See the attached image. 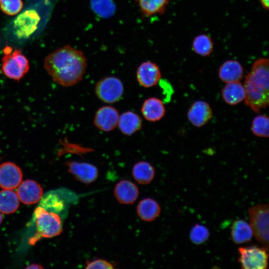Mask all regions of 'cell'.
I'll return each mask as SVG.
<instances>
[{
	"label": "cell",
	"mask_w": 269,
	"mask_h": 269,
	"mask_svg": "<svg viewBox=\"0 0 269 269\" xmlns=\"http://www.w3.org/2000/svg\"><path fill=\"white\" fill-rule=\"evenodd\" d=\"M44 67L54 82L70 87L82 80L87 69V59L81 51L66 45L47 55Z\"/></svg>",
	"instance_id": "obj_1"
},
{
	"label": "cell",
	"mask_w": 269,
	"mask_h": 269,
	"mask_svg": "<svg viewBox=\"0 0 269 269\" xmlns=\"http://www.w3.org/2000/svg\"><path fill=\"white\" fill-rule=\"evenodd\" d=\"M269 59L255 61L246 76L244 84L245 103L254 112L259 113L269 105Z\"/></svg>",
	"instance_id": "obj_2"
},
{
	"label": "cell",
	"mask_w": 269,
	"mask_h": 269,
	"mask_svg": "<svg viewBox=\"0 0 269 269\" xmlns=\"http://www.w3.org/2000/svg\"><path fill=\"white\" fill-rule=\"evenodd\" d=\"M63 207L62 201L54 194L47 195L41 200L34 212L36 232L29 241L30 245H35L42 238L54 237L62 233V220L58 212Z\"/></svg>",
	"instance_id": "obj_3"
},
{
	"label": "cell",
	"mask_w": 269,
	"mask_h": 269,
	"mask_svg": "<svg viewBox=\"0 0 269 269\" xmlns=\"http://www.w3.org/2000/svg\"><path fill=\"white\" fill-rule=\"evenodd\" d=\"M250 225L256 240L267 251L269 250V205L258 204L248 210Z\"/></svg>",
	"instance_id": "obj_4"
},
{
	"label": "cell",
	"mask_w": 269,
	"mask_h": 269,
	"mask_svg": "<svg viewBox=\"0 0 269 269\" xmlns=\"http://www.w3.org/2000/svg\"><path fill=\"white\" fill-rule=\"evenodd\" d=\"M12 48L5 46L3 49L1 69L4 75L10 79L19 81L29 69L27 58L18 49L12 51Z\"/></svg>",
	"instance_id": "obj_5"
},
{
	"label": "cell",
	"mask_w": 269,
	"mask_h": 269,
	"mask_svg": "<svg viewBox=\"0 0 269 269\" xmlns=\"http://www.w3.org/2000/svg\"><path fill=\"white\" fill-rule=\"evenodd\" d=\"M264 247L257 246L238 248V262L243 269H266L268 268V253Z\"/></svg>",
	"instance_id": "obj_6"
},
{
	"label": "cell",
	"mask_w": 269,
	"mask_h": 269,
	"mask_svg": "<svg viewBox=\"0 0 269 269\" xmlns=\"http://www.w3.org/2000/svg\"><path fill=\"white\" fill-rule=\"evenodd\" d=\"M124 91L122 81L114 76H108L97 82L95 92L98 99L107 104H113L119 101Z\"/></svg>",
	"instance_id": "obj_7"
},
{
	"label": "cell",
	"mask_w": 269,
	"mask_h": 269,
	"mask_svg": "<svg viewBox=\"0 0 269 269\" xmlns=\"http://www.w3.org/2000/svg\"><path fill=\"white\" fill-rule=\"evenodd\" d=\"M40 20L38 13L34 9L26 10L13 21L14 33L19 38H27L37 29Z\"/></svg>",
	"instance_id": "obj_8"
},
{
	"label": "cell",
	"mask_w": 269,
	"mask_h": 269,
	"mask_svg": "<svg viewBox=\"0 0 269 269\" xmlns=\"http://www.w3.org/2000/svg\"><path fill=\"white\" fill-rule=\"evenodd\" d=\"M120 114L117 109L111 106L99 108L94 118V124L99 130L109 132L118 126Z\"/></svg>",
	"instance_id": "obj_9"
},
{
	"label": "cell",
	"mask_w": 269,
	"mask_h": 269,
	"mask_svg": "<svg viewBox=\"0 0 269 269\" xmlns=\"http://www.w3.org/2000/svg\"><path fill=\"white\" fill-rule=\"evenodd\" d=\"M66 164L68 171L77 180L84 184H90L98 178V168L95 165L90 163L69 161Z\"/></svg>",
	"instance_id": "obj_10"
},
{
	"label": "cell",
	"mask_w": 269,
	"mask_h": 269,
	"mask_svg": "<svg viewBox=\"0 0 269 269\" xmlns=\"http://www.w3.org/2000/svg\"><path fill=\"white\" fill-rule=\"evenodd\" d=\"M136 78L138 83L144 88H150L156 85L161 78L158 66L151 61L142 62L137 68Z\"/></svg>",
	"instance_id": "obj_11"
},
{
	"label": "cell",
	"mask_w": 269,
	"mask_h": 269,
	"mask_svg": "<svg viewBox=\"0 0 269 269\" xmlns=\"http://www.w3.org/2000/svg\"><path fill=\"white\" fill-rule=\"evenodd\" d=\"M22 173L20 167L12 162L0 164V187L5 189L16 188L21 182Z\"/></svg>",
	"instance_id": "obj_12"
},
{
	"label": "cell",
	"mask_w": 269,
	"mask_h": 269,
	"mask_svg": "<svg viewBox=\"0 0 269 269\" xmlns=\"http://www.w3.org/2000/svg\"><path fill=\"white\" fill-rule=\"evenodd\" d=\"M187 116L189 121L193 126L200 128L211 119L213 112L208 103L198 100L192 104L188 111Z\"/></svg>",
	"instance_id": "obj_13"
},
{
	"label": "cell",
	"mask_w": 269,
	"mask_h": 269,
	"mask_svg": "<svg viewBox=\"0 0 269 269\" xmlns=\"http://www.w3.org/2000/svg\"><path fill=\"white\" fill-rule=\"evenodd\" d=\"M42 194L43 190L40 185L32 180H26L20 183L17 191L19 200L26 205L38 202Z\"/></svg>",
	"instance_id": "obj_14"
},
{
	"label": "cell",
	"mask_w": 269,
	"mask_h": 269,
	"mask_svg": "<svg viewBox=\"0 0 269 269\" xmlns=\"http://www.w3.org/2000/svg\"><path fill=\"white\" fill-rule=\"evenodd\" d=\"M114 194L119 202L123 204H132L137 199L139 190L135 183L129 180H122L115 187Z\"/></svg>",
	"instance_id": "obj_15"
},
{
	"label": "cell",
	"mask_w": 269,
	"mask_h": 269,
	"mask_svg": "<svg viewBox=\"0 0 269 269\" xmlns=\"http://www.w3.org/2000/svg\"><path fill=\"white\" fill-rule=\"evenodd\" d=\"M165 111L162 101L156 97L146 99L141 108V113L144 118L151 122L160 120L164 116Z\"/></svg>",
	"instance_id": "obj_16"
},
{
	"label": "cell",
	"mask_w": 269,
	"mask_h": 269,
	"mask_svg": "<svg viewBox=\"0 0 269 269\" xmlns=\"http://www.w3.org/2000/svg\"><path fill=\"white\" fill-rule=\"evenodd\" d=\"M142 126L141 117L134 112L128 111L120 115L117 127L124 135H133L139 131Z\"/></svg>",
	"instance_id": "obj_17"
},
{
	"label": "cell",
	"mask_w": 269,
	"mask_h": 269,
	"mask_svg": "<svg viewBox=\"0 0 269 269\" xmlns=\"http://www.w3.org/2000/svg\"><path fill=\"white\" fill-rule=\"evenodd\" d=\"M244 70L237 61L229 60L224 62L219 69L218 76L225 83L240 81L243 78Z\"/></svg>",
	"instance_id": "obj_18"
},
{
	"label": "cell",
	"mask_w": 269,
	"mask_h": 269,
	"mask_svg": "<svg viewBox=\"0 0 269 269\" xmlns=\"http://www.w3.org/2000/svg\"><path fill=\"white\" fill-rule=\"evenodd\" d=\"M221 94L224 101L231 106L239 104L245 98V89L240 81L226 83Z\"/></svg>",
	"instance_id": "obj_19"
},
{
	"label": "cell",
	"mask_w": 269,
	"mask_h": 269,
	"mask_svg": "<svg viewBox=\"0 0 269 269\" xmlns=\"http://www.w3.org/2000/svg\"><path fill=\"white\" fill-rule=\"evenodd\" d=\"M231 235L234 243L241 244L250 242L253 233L249 223L243 219H238L232 224Z\"/></svg>",
	"instance_id": "obj_20"
},
{
	"label": "cell",
	"mask_w": 269,
	"mask_h": 269,
	"mask_svg": "<svg viewBox=\"0 0 269 269\" xmlns=\"http://www.w3.org/2000/svg\"><path fill=\"white\" fill-rule=\"evenodd\" d=\"M161 208L154 199L147 198L140 201L136 207L138 217L145 222L154 220L159 215Z\"/></svg>",
	"instance_id": "obj_21"
},
{
	"label": "cell",
	"mask_w": 269,
	"mask_h": 269,
	"mask_svg": "<svg viewBox=\"0 0 269 269\" xmlns=\"http://www.w3.org/2000/svg\"><path fill=\"white\" fill-rule=\"evenodd\" d=\"M132 175L139 184L145 185L150 183L155 176V170L148 162L140 161L136 162L132 169Z\"/></svg>",
	"instance_id": "obj_22"
},
{
	"label": "cell",
	"mask_w": 269,
	"mask_h": 269,
	"mask_svg": "<svg viewBox=\"0 0 269 269\" xmlns=\"http://www.w3.org/2000/svg\"><path fill=\"white\" fill-rule=\"evenodd\" d=\"M169 1L170 0H137L140 11L144 16L163 13Z\"/></svg>",
	"instance_id": "obj_23"
},
{
	"label": "cell",
	"mask_w": 269,
	"mask_h": 269,
	"mask_svg": "<svg viewBox=\"0 0 269 269\" xmlns=\"http://www.w3.org/2000/svg\"><path fill=\"white\" fill-rule=\"evenodd\" d=\"M19 199L17 193L12 189L0 191V212L6 214L15 212L18 208Z\"/></svg>",
	"instance_id": "obj_24"
},
{
	"label": "cell",
	"mask_w": 269,
	"mask_h": 269,
	"mask_svg": "<svg viewBox=\"0 0 269 269\" xmlns=\"http://www.w3.org/2000/svg\"><path fill=\"white\" fill-rule=\"evenodd\" d=\"M192 46L196 53L202 56H207L212 53L213 43L209 36L200 34L194 38Z\"/></svg>",
	"instance_id": "obj_25"
},
{
	"label": "cell",
	"mask_w": 269,
	"mask_h": 269,
	"mask_svg": "<svg viewBox=\"0 0 269 269\" xmlns=\"http://www.w3.org/2000/svg\"><path fill=\"white\" fill-rule=\"evenodd\" d=\"M269 120L268 116L259 115L253 120L251 131L253 134L260 137H268L269 136Z\"/></svg>",
	"instance_id": "obj_26"
},
{
	"label": "cell",
	"mask_w": 269,
	"mask_h": 269,
	"mask_svg": "<svg viewBox=\"0 0 269 269\" xmlns=\"http://www.w3.org/2000/svg\"><path fill=\"white\" fill-rule=\"evenodd\" d=\"M209 236V231L206 226L197 224L190 230L189 239L192 243L198 245L206 242L208 239Z\"/></svg>",
	"instance_id": "obj_27"
},
{
	"label": "cell",
	"mask_w": 269,
	"mask_h": 269,
	"mask_svg": "<svg viewBox=\"0 0 269 269\" xmlns=\"http://www.w3.org/2000/svg\"><path fill=\"white\" fill-rule=\"evenodd\" d=\"M93 9L102 17H109L115 10V6L111 0H91Z\"/></svg>",
	"instance_id": "obj_28"
},
{
	"label": "cell",
	"mask_w": 269,
	"mask_h": 269,
	"mask_svg": "<svg viewBox=\"0 0 269 269\" xmlns=\"http://www.w3.org/2000/svg\"><path fill=\"white\" fill-rule=\"evenodd\" d=\"M23 7L22 0H0V8L2 11L8 15L19 13Z\"/></svg>",
	"instance_id": "obj_29"
},
{
	"label": "cell",
	"mask_w": 269,
	"mask_h": 269,
	"mask_svg": "<svg viewBox=\"0 0 269 269\" xmlns=\"http://www.w3.org/2000/svg\"><path fill=\"white\" fill-rule=\"evenodd\" d=\"M86 269H112L114 268L113 264L104 259H97L87 262Z\"/></svg>",
	"instance_id": "obj_30"
},
{
	"label": "cell",
	"mask_w": 269,
	"mask_h": 269,
	"mask_svg": "<svg viewBox=\"0 0 269 269\" xmlns=\"http://www.w3.org/2000/svg\"><path fill=\"white\" fill-rule=\"evenodd\" d=\"M262 6L267 10L269 9V0H260Z\"/></svg>",
	"instance_id": "obj_31"
},
{
	"label": "cell",
	"mask_w": 269,
	"mask_h": 269,
	"mask_svg": "<svg viewBox=\"0 0 269 269\" xmlns=\"http://www.w3.org/2000/svg\"><path fill=\"white\" fill-rule=\"evenodd\" d=\"M43 268L40 265L37 264H32L28 266L26 269H41Z\"/></svg>",
	"instance_id": "obj_32"
},
{
	"label": "cell",
	"mask_w": 269,
	"mask_h": 269,
	"mask_svg": "<svg viewBox=\"0 0 269 269\" xmlns=\"http://www.w3.org/2000/svg\"><path fill=\"white\" fill-rule=\"evenodd\" d=\"M2 221V216L0 212V224L1 223Z\"/></svg>",
	"instance_id": "obj_33"
}]
</instances>
